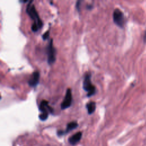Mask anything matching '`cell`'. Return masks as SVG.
<instances>
[{"mask_svg": "<svg viewBox=\"0 0 146 146\" xmlns=\"http://www.w3.org/2000/svg\"><path fill=\"white\" fill-rule=\"evenodd\" d=\"M32 1L29 2L26 6V11L27 14L34 21V23L31 26V30H33V31L36 32L40 28L42 27L43 23L42 20L39 18L38 12L35 7V6L33 4H32Z\"/></svg>", "mask_w": 146, "mask_h": 146, "instance_id": "1", "label": "cell"}, {"mask_svg": "<svg viewBox=\"0 0 146 146\" xmlns=\"http://www.w3.org/2000/svg\"><path fill=\"white\" fill-rule=\"evenodd\" d=\"M39 109L41 112V113L39 115V117L42 121L47 119L49 113H53V108L48 105V102L45 100L41 101L39 106Z\"/></svg>", "mask_w": 146, "mask_h": 146, "instance_id": "2", "label": "cell"}, {"mask_svg": "<svg viewBox=\"0 0 146 146\" xmlns=\"http://www.w3.org/2000/svg\"><path fill=\"white\" fill-rule=\"evenodd\" d=\"M83 88L87 92V96L90 97L95 94L96 88L91 81V74L90 73H86L84 76V79L83 83Z\"/></svg>", "mask_w": 146, "mask_h": 146, "instance_id": "3", "label": "cell"}, {"mask_svg": "<svg viewBox=\"0 0 146 146\" xmlns=\"http://www.w3.org/2000/svg\"><path fill=\"white\" fill-rule=\"evenodd\" d=\"M113 21L114 23L119 26L123 27L125 23V18L123 13L119 9H115L113 12Z\"/></svg>", "mask_w": 146, "mask_h": 146, "instance_id": "4", "label": "cell"}, {"mask_svg": "<svg viewBox=\"0 0 146 146\" xmlns=\"http://www.w3.org/2000/svg\"><path fill=\"white\" fill-rule=\"evenodd\" d=\"M47 54V62L49 64H51L55 61V49L52 46V39L49 41L48 44L46 47Z\"/></svg>", "mask_w": 146, "mask_h": 146, "instance_id": "5", "label": "cell"}, {"mask_svg": "<svg viewBox=\"0 0 146 146\" xmlns=\"http://www.w3.org/2000/svg\"><path fill=\"white\" fill-rule=\"evenodd\" d=\"M72 98L71 90L70 88H67L64 98L60 105L61 109L64 110V109L67 108L69 107H70V106L72 103Z\"/></svg>", "mask_w": 146, "mask_h": 146, "instance_id": "6", "label": "cell"}, {"mask_svg": "<svg viewBox=\"0 0 146 146\" xmlns=\"http://www.w3.org/2000/svg\"><path fill=\"white\" fill-rule=\"evenodd\" d=\"M40 74L38 71H34L28 80V84L31 87H35L38 84Z\"/></svg>", "mask_w": 146, "mask_h": 146, "instance_id": "7", "label": "cell"}, {"mask_svg": "<svg viewBox=\"0 0 146 146\" xmlns=\"http://www.w3.org/2000/svg\"><path fill=\"white\" fill-rule=\"evenodd\" d=\"M78 124L77 123V122L76 121H71L70 123H68L67 125V127L65 131H62V130H59L57 132V135L58 136H62L64 134L68 133V132L71 131V130L76 128L78 127Z\"/></svg>", "mask_w": 146, "mask_h": 146, "instance_id": "8", "label": "cell"}, {"mask_svg": "<svg viewBox=\"0 0 146 146\" xmlns=\"http://www.w3.org/2000/svg\"><path fill=\"white\" fill-rule=\"evenodd\" d=\"M82 136V133L81 132H78L75 133L74 135L71 136L68 139V141L70 144L74 145L77 144L80 140Z\"/></svg>", "mask_w": 146, "mask_h": 146, "instance_id": "9", "label": "cell"}, {"mask_svg": "<svg viewBox=\"0 0 146 146\" xmlns=\"http://www.w3.org/2000/svg\"><path fill=\"white\" fill-rule=\"evenodd\" d=\"M86 108L88 114H92L95 110L96 103L94 102H90L86 104Z\"/></svg>", "mask_w": 146, "mask_h": 146, "instance_id": "10", "label": "cell"}, {"mask_svg": "<svg viewBox=\"0 0 146 146\" xmlns=\"http://www.w3.org/2000/svg\"><path fill=\"white\" fill-rule=\"evenodd\" d=\"M49 35H50V32H49V31L48 30V31H47L46 32H45V33L42 35V38H43V39H44V40L47 39L48 38Z\"/></svg>", "mask_w": 146, "mask_h": 146, "instance_id": "11", "label": "cell"}, {"mask_svg": "<svg viewBox=\"0 0 146 146\" xmlns=\"http://www.w3.org/2000/svg\"><path fill=\"white\" fill-rule=\"evenodd\" d=\"M80 2H81V1H78L77 2H76V8H77V10H79V6H80Z\"/></svg>", "mask_w": 146, "mask_h": 146, "instance_id": "12", "label": "cell"}, {"mask_svg": "<svg viewBox=\"0 0 146 146\" xmlns=\"http://www.w3.org/2000/svg\"><path fill=\"white\" fill-rule=\"evenodd\" d=\"M143 39L144 42H146V31L145 32L144 34V37H143Z\"/></svg>", "mask_w": 146, "mask_h": 146, "instance_id": "13", "label": "cell"}, {"mask_svg": "<svg viewBox=\"0 0 146 146\" xmlns=\"http://www.w3.org/2000/svg\"><path fill=\"white\" fill-rule=\"evenodd\" d=\"M87 8L88 9H91V8H92V5H87Z\"/></svg>", "mask_w": 146, "mask_h": 146, "instance_id": "14", "label": "cell"}]
</instances>
